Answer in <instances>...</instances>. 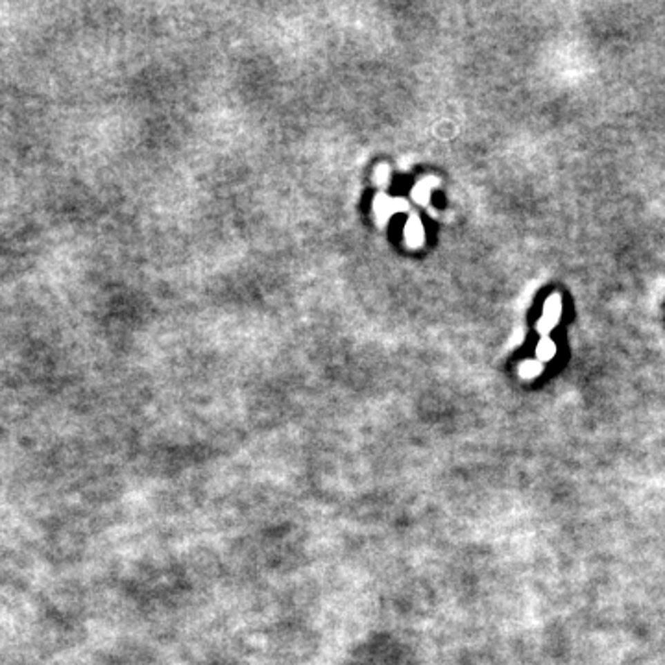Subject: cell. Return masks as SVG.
<instances>
[{
  "mask_svg": "<svg viewBox=\"0 0 665 665\" xmlns=\"http://www.w3.org/2000/svg\"><path fill=\"white\" fill-rule=\"evenodd\" d=\"M560 310H562V303H560L559 296L549 298V301L545 303V315H543V318H541L540 324H538V326H540L538 329H540L541 332L551 331L554 324H556V320H559Z\"/></svg>",
  "mask_w": 665,
  "mask_h": 665,
  "instance_id": "obj_1",
  "label": "cell"
},
{
  "mask_svg": "<svg viewBox=\"0 0 665 665\" xmlns=\"http://www.w3.org/2000/svg\"><path fill=\"white\" fill-rule=\"evenodd\" d=\"M405 235H406V241H409V244H411V246H418V244L422 243V241H423V227H422V224H420V220H418V218L409 220V224H406V227H405Z\"/></svg>",
  "mask_w": 665,
  "mask_h": 665,
  "instance_id": "obj_2",
  "label": "cell"
},
{
  "mask_svg": "<svg viewBox=\"0 0 665 665\" xmlns=\"http://www.w3.org/2000/svg\"><path fill=\"white\" fill-rule=\"evenodd\" d=\"M552 355H554V344L549 339H543L538 346V357L541 361H549L552 359Z\"/></svg>",
  "mask_w": 665,
  "mask_h": 665,
  "instance_id": "obj_3",
  "label": "cell"
},
{
  "mask_svg": "<svg viewBox=\"0 0 665 665\" xmlns=\"http://www.w3.org/2000/svg\"><path fill=\"white\" fill-rule=\"evenodd\" d=\"M521 373H523L525 377H532L536 373H540V364H538V362H525L523 366H521Z\"/></svg>",
  "mask_w": 665,
  "mask_h": 665,
  "instance_id": "obj_4",
  "label": "cell"
}]
</instances>
